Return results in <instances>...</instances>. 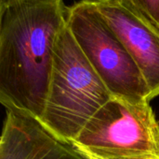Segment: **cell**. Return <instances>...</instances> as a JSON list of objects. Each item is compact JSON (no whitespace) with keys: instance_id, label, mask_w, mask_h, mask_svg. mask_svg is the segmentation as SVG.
Wrapping results in <instances>:
<instances>
[{"instance_id":"6da1fadb","label":"cell","mask_w":159,"mask_h":159,"mask_svg":"<svg viewBox=\"0 0 159 159\" xmlns=\"http://www.w3.org/2000/svg\"><path fill=\"white\" fill-rule=\"evenodd\" d=\"M5 1L0 24V103L7 112L39 121L67 7L63 0Z\"/></svg>"},{"instance_id":"7a4b0ae2","label":"cell","mask_w":159,"mask_h":159,"mask_svg":"<svg viewBox=\"0 0 159 159\" xmlns=\"http://www.w3.org/2000/svg\"><path fill=\"white\" fill-rule=\"evenodd\" d=\"M112 97L65 24L56 42L46 103L38 122L58 141L70 145Z\"/></svg>"},{"instance_id":"3957f363","label":"cell","mask_w":159,"mask_h":159,"mask_svg":"<svg viewBox=\"0 0 159 159\" xmlns=\"http://www.w3.org/2000/svg\"><path fill=\"white\" fill-rule=\"evenodd\" d=\"M70 146L85 159H159V122L150 103L113 97Z\"/></svg>"},{"instance_id":"277c9868","label":"cell","mask_w":159,"mask_h":159,"mask_svg":"<svg viewBox=\"0 0 159 159\" xmlns=\"http://www.w3.org/2000/svg\"><path fill=\"white\" fill-rule=\"evenodd\" d=\"M66 25L112 97L150 103L149 89L133 59L92 0L67 7Z\"/></svg>"},{"instance_id":"5b68a950","label":"cell","mask_w":159,"mask_h":159,"mask_svg":"<svg viewBox=\"0 0 159 159\" xmlns=\"http://www.w3.org/2000/svg\"><path fill=\"white\" fill-rule=\"evenodd\" d=\"M138 67L153 100L159 96V26L128 0H92Z\"/></svg>"},{"instance_id":"8992f818","label":"cell","mask_w":159,"mask_h":159,"mask_svg":"<svg viewBox=\"0 0 159 159\" xmlns=\"http://www.w3.org/2000/svg\"><path fill=\"white\" fill-rule=\"evenodd\" d=\"M0 137V159H85L38 121L12 112L7 113Z\"/></svg>"},{"instance_id":"52a82bcc","label":"cell","mask_w":159,"mask_h":159,"mask_svg":"<svg viewBox=\"0 0 159 159\" xmlns=\"http://www.w3.org/2000/svg\"><path fill=\"white\" fill-rule=\"evenodd\" d=\"M149 20L159 26V0H128Z\"/></svg>"},{"instance_id":"ba28073f","label":"cell","mask_w":159,"mask_h":159,"mask_svg":"<svg viewBox=\"0 0 159 159\" xmlns=\"http://www.w3.org/2000/svg\"><path fill=\"white\" fill-rule=\"evenodd\" d=\"M5 5H6V1L5 0H0V24H1L3 13H4V10H5Z\"/></svg>"},{"instance_id":"9c48e42d","label":"cell","mask_w":159,"mask_h":159,"mask_svg":"<svg viewBox=\"0 0 159 159\" xmlns=\"http://www.w3.org/2000/svg\"><path fill=\"white\" fill-rule=\"evenodd\" d=\"M0 139H1V137H0Z\"/></svg>"}]
</instances>
